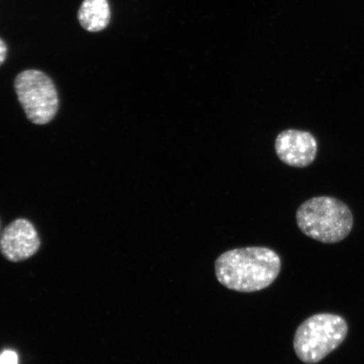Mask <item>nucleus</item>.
Listing matches in <instances>:
<instances>
[{
  "instance_id": "39448f33",
  "label": "nucleus",
  "mask_w": 364,
  "mask_h": 364,
  "mask_svg": "<svg viewBox=\"0 0 364 364\" xmlns=\"http://www.w3.org/2000/svg\"><path fill=\"white\" fill-rule=\"evenodd\" d=\"M277 156L287 166L306 168L315 161L317 140L307 131L288 129L281 132L275 140Z\"/></svg>"
},
{
  "instance_id": "f03ea898",
  "label": "nucleus",
  "mask_w": 364,
  "mask_h": 364,
  "mask_svg": "<svg viewBox=\"0 0 364 364\" xmlns=\"http://www.w3.org/2000/svg\"><path fill=\"white\" fill-rule=\"evenodd\" d=\"M296 221L308 237L324 244H336L351 233L354 220L347 204L333 197L320 196L300 205Z\"/></svg>"
},
{
  "instance_id": "1a4fd4ad",
  "label": "nucleus",
  "mask_w": 364,
  "mask_h": 364,
  "mask_svg": "<svg viewBox=\"0 0 364 364\" xmlns=\"http://www.w3.org/2000/svg\"><path fill=\"white\" fill-rule=\"evenodd\" d=\"M8 48L6 43L0 38V66L3 65L7 58Z\"/></svg>"
},
{
  "instance_id": "20e7f679",
  "label": "nucleus",
  "mask_w": 364,
  "mask_h": 364,
  "mask_svg": "<svg viewBox=\"0 0 364 364\" xmlns=\"http://www.w3.org/2000/svg\"><path fill=\"white\" fill-rule=\"evenodd\" d=\"M15 90L26 117L33 124H47L55 117L59 107L58 91L43 72H21L16 78Z\"/></svg>"
},
{
  "instance_id": "f257e3e1",
  "label": "nucleus",
  "mask_w": 364,
  "mask_h": 364,
  "mask_svg": "<svg viewBox=\"0 0 364 364\" xmlns=\"http://www.w3.org/2000/svg\"><path fill=\"white\" fill-rule=\"evenodd\" d=\"M282 262L274 250L245 247L228 250L215 262L220 283L240 293L257 292L269 287L279 277Z\"/></svg>"
},
{
  "instance_id": "0eeeda50",
  "label": "nucleus",
  "mask_w": 364,
  "mask_h": 364,
  "mask_svg": "<svg viewBox=\"0 0 364 364\" xmlns=\"http://www.w3.org/2000/svg\"><path fill=\"white\" fill-rule=\"evenodd\" d=\"M80 24L90 33H98L107 28L111 20L108 0H84L78 11Z\"/></svg>"
},
{
  "instance_id": "6e6552de",
  "label": "nucleus",
  "mask_w": 364,
  "mask_h": 364,
  "mask_svg": "<svg viewBox=\"0 0 364 364\" xmlns=\"http://www.w3.org/2000/svg\"><path fill=\"white\" fill-rule=\"evenodd\" d=\"M0 364H18L17 354L11 350H6L0 354Z\"/></svg>"
},
{
  "instance_id": "7ed1b4c3",
  "label": "nucleus",
  "mask_w": 364,
  "mask_h": 364,
  "mask_svg": "<svg viewBox=\"0 0 364 364\" xmlns=\"http://www.w3.org/2000/svg\"><path fill=\"white\" fill-rule=\"evenodd\" d=\"M348 333L344 318L330 313L316 314L306 318L296 331L294 352L303 363L316 364L338 348Z\"/></svg>"
},
{
  "instance_id": "423d86ee",
  "label": "nucleus",
  "mask_w": 364,
  "mask_h": 364,
  "mask_svg": "<svg viewBox=\"0 0 364 364\" xmlns=\"http://www.w3.org/2000/svg\"><path fill=\"white\" fill-rule=\"evenodd\" d=\"M40 245L38 231L25 218L13 221L0 236V252L12 262L25 261L34 256Z\"/></svg>"
}]
</instances>
